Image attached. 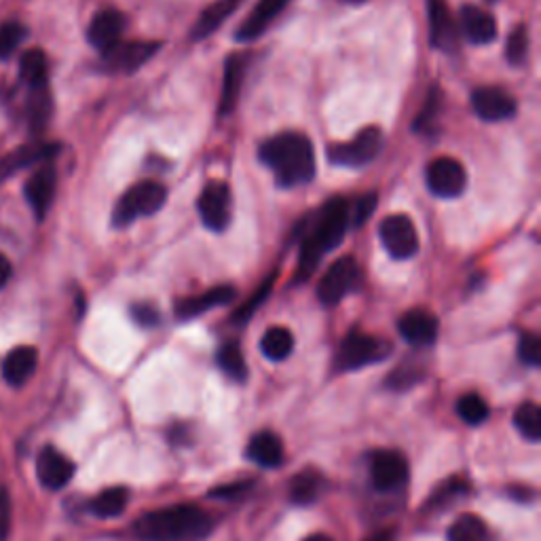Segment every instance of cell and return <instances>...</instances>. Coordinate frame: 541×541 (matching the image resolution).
I'll list each match as a JSON object with an SVG mask.
<instances>
[{"instance_id": "obj_21", "label": "cell", "mask_w": 541, "mask_h": 541, "mask_svg": "<svg viewBox=\"0 0 541 541\" xmlns=\"http://www.w3.org/2000/svg\"><path fill=\"white\" fill-rule=\"evenodd\" d=\"M235 296H237V292L233 286H216L203 294L184 298V301H180L176 305V315L180 317V320H193V317H197L205 311L231 303Z\"/></svg>"}, {"instance_id": "obj_50", "label": "cell", "mask_w": 541, "mask_h": 541, "mask_svg": "<svg viewBox=\"0 0 541 541\" xmlns=\"http://www.w3.org/2000/svg\"><path fill=\"white\" fill-rule=\"evenodd\" d=\"M345 3H351V5H360V3H366V0H345Z\"/></svg>"}, {"instance_id": "obj_44", "label": "cell", "mask_w": 541, "mask_h": 541, "mask_svg": "<svg viewBox=\"0 0 541 541\" xmlns=\"http://www.w3.org/2000/svg\"><path fill=\"white\" fill-rule=\"evenodd\" d=\"M252 487H254L252 480H239V482H231V484H225V487L214 489L210 495L218 497V499H235V497H241L244 493H248Z\"/></svg>"}, {"instance_id": "obj_27", "label": "cell", "mask_w": 541, "mask_h": 541, "mask_svg": "<svg viewBox=\"0 0 541 541\" xmlns=\"http://www.w3.org/2000/svg\"><path fill=\"white\" fill-rule=\"evenodd\" d=\"M51 115H53V100H51L49 85L30 89L28 102H26V119L30 125V132L32 134L45 132Z\"/></svg>"}, {"instance_id": "obj_16", "label": "cell", "mask_w": 541, "mask_h": 541, "mask_svg": "<svg viewBox=\"0 0 541 541\" xmlns=\"http://www.w3.org/2000/svg\"><path fill=\"white\" fill-rule=\"evenodd\" d=\"M398 330L406 343L415 347H429L438 339L440 324H438V317L432 311L410 309L400 317Z\"/></svg>"}, {"instance_id": "obj_38", "label": "cell", "mask_w": 541, "mask_h": 541, "mask_svg": "<svg viewBox=\"0 0 541 541\" xmlns=\"http://www.w3.org/2000/svg\"><path fill=\"white\" fill-rule=\"evenodd\" d=\"M470 493V484L465 482L463 478H451L446 480L442 487L436 489V493L432 495V499H429V508H438V506H444L446 501H453V499H459L463 495Z\"/></svg>"}, {"instance_id": "obj_28", "label": "cell", "mask_w": 541, "mask_h": 541, "mask_svg": "<svg viewBox=\"0 0 541 541\" xmlns=\"http://www.w3.org/2000/svg\"><path fill=\"white\" fill-rule=\"evenodd\" d=\"M324 493V476L313 470L298 472L290 482V501L296 506H309Z\"/></svg>"}, {"instance_id": "obj_40", "label": "cell", "mask_w": 541, "mask_h": 541, "mask_svg": "<svg viewBox=\"0 0 541 541\" xmlns=\"http://www.w3.org/2000/svg\"><path fill=\"white\" fill-rule=\"evenodd\" d=\"M518 358L522 364L537 368L541 364V341L535 332H522L518 341Z\"/></svg>"}, {"instance_id": "obj_47", "label": "cell", "mask_w": 541, "mask_h": 541, "mask_svg": "<svg viewBox=\"0 0 541 541\" xmlns=\"http://www.w3.org/2000/svg\"><path fill=\"white\" fill-rule=\"evenodd\" d=\"M11 273H13L11 260H9L5 254H0V290H3V288L9 284Z\"/></svg>"}, {"instance_id": "obj_45", "label": "cell", "mask_w": 541, "mask_h": 541, "mask_svg": "<svg viewBox=\"0 0 541 541\" xmlns=\"http://www.w3.org/2000/svg\"><path fill=\"white\" fill-rule=\"evenodd\" d=\"M132 315H134V320H136L140 326L151 328V326H157V324H159V311H157V307L148 305V303L134 305V307H132Z\"/></svg>"}, {"instance_id": "obj_33", "label": "cell", "mask_w": 541, "mask_h": 541, "mask_svg": "<svg viewBox=\"0 0 541 541\" xmlns=\"http://www.w3.org/2000/svg\"><path fill=\"white\" fill-rule=\"evenodd\" d=\"M218 366L225 370V375H229L235 381H244L248 377V364L244 358V351L237 343H227L218 349L216 356Z\"/></svg>"}, {"instance_id": "obj_43", "label": "cell", "mask_w": 541, "mask_h": 541, "mask_svg": "<svg viewBox=\"0 0 541 541\" xmlns=\"http://www.w3.org/2000/svg\"><path fill=\"white\" fill-rule=\"evenodd\" d=\"M375 208H377V195L366 193L362 199L356 201V212H353V216H349V220H353V225L356 227H362L370 218V214L375 212Z\"/></svg>"}, {"instance_id": "obj_20", "label": "cell", "mask_w": 541, "mask_h": 541, "mask_svg": "<svg viewBox=\"0 0 541 541\" xmlns=\"http://www.w3.org/2000/svg\"><path fill=\"white\" fill-rule=\"evenodd\" d=\"M248 64H250L248 53H233L227 58L225 81H222V93H220V102H218V113L222 117L233 113V108L239 102V93H241V85H244V79H246Z\"/></svg>"}, {"instance_id": "obj_39", "label": "cell", "mask_w": 541, "mask_h": 541, "mask_svg": "<svg viewBox=\"0 0 541 541\" xmlns=\"http://www.w3.org/2000/svg\"><path fill=\"white\" fill-rule=\"evenodd\" d=\"M440 102H442V91H438V87H434L432 93L427 96V102L423 104L417 121H415V132H427V129H432L436 117L440 115Z\"/></svg>"}, {"instance_id": "obj_36", "label": "cell", "mask_w": 541, "mask_h": 541, "mask_svg": "<svg viewBox=\"0 0 541 541\" xmlns=\"http://www.w3.org/2000/svg\"><path fill=\"white\" fill-rule=\"evenodd\" d=\"M527 53H529V30L525 24H520L508 36L506 58L510 64L520 66V64L527 62Z\"/></svg>"}, {"instance_id": "obj_26", "label": "cell", "mask_w": 541, "mask_h": 541, "mask_svg": "<svg viewBox=\"0 0 541 541\" xmlns=\"http://www.w3.org/2000/svg\"><path fill=\"white\" fill-rule=\"evenodd\" d=\"M241 3H244V0H214L210 7H205V11H201L199 20L193 26L191 39L193 41L208 39L210 34H214L222 24L229 20Z\"/></svg>"}, {"instance_id": "obj_12", "label": "cell", "mask_w": 541, "mask_h": 541, "mask_svg": "<svg viewBox=\"0 0 541 541\" xmlns=\"http://www.w3.org/2000/svg\"><path fill=\"white\" fill-rule=\"evenodd\" d=\"M370 480L379 493H394L408 480V463L398 451H375L370 457Z\"/></svg>"}, {"instance_id": "obj_32", "label": "cell", "mask_w": 541, "mask_h": 541, "mask_svg": "<svg viewBox=\"0 0 541 541\" xmlns=\"http://www.w3.org/2000/svg\"><path fill=\"white\" fill-rule=\"evenodd\" d=\"M260 349H263L265 358L273 360V362H282L286 360L292 349H294V337L292 332L284 326H273L269 328L263 339H260Z\"/></svg>"}, {"instance_id": "obj_29", "label": "cell", "mask_w": 541, "mask_h": 541, "mask_svg": "<svg viewBox=\"0 0 541 541\" xmlns=\"http://www.w3.org/2000/svg\"><path fill=\"white\" fill-rule=\"evenodd\" d=\"M20 77L28 89L49 85L47 55L41 49H30L20 60Z\"/></svg>"}, {"instance_id": "obj_41", "label": "cell", "mask_w": 541, "mask_h": 541, "mask_svg": "<svg viewBox=\"0 0 541 541\" xmlns=\"http://www.w3.org/2000/svg\"><path fill=\"white\" fill-rule=\"evenodd\" d=\"M273 282H275V275L267 277V282L256 290V294H252L250 301H248L244 307H239V309H237V313L233 315V320H235V322H239V324L248 322L250 317H252V313H254V311H256L260 305H263V303L267 301V296L271 294V288H273Z\"/></svg>"}, {"instance_id": "obj_8", "label": "cell", "mask_w": 541, "mask_h": 541, "mask_svg": "<svg viewBox=\"0 0 541 541\" xmlns=\"http://www.w3.org/2000/svg\"><path fill=\"white\" fill-rule=\"evenodd\" d=\"M427 189L436 197L453 199L459 197L465 186H468V172L465 167L453 157H438L427 165L425 170Z\"/></svg>"}, {"instance_id": "obj_3", "label": "cell", "mask_w": 541, "mask_h": 541, "mask_svg": "<svg viewBox=\"0 0 541 541\" xmlns=\"http://www.w3.org/2000/svg\"><path fill=\"white\" fill-rule=\"evenodd\" d=\"M214 522L195 506H174L140 516L134 531L144 541H201L212 533Z\"/></svg>"}, {"instance_id": "obj_17", "label": "cell", "mask_w": 541, "mask_h": 541, "mask_svg": "<svg viewBox=\"0 0 541 541\" xmlns=\"http://www.w3.org/2000/svg\"><path fill=\"white\" fill-rule=\"evenodd\" d=\"M36 474H39V480L45 489L60 491L72 480L74 463L58 449L47 446V449L41 451L39 459H36Z\"/></svg>"}, {"instance_id": "obj_1", "label": "cell", "mask_w": 541, "mask_h": 541, "mask_svg": "<svg viewBox=\"0 0 541 541\" xmlns=\"http://www.w3.org/2000/svg\"><path fill=\"white\" fill-rule=\"evenodd\" d=\"M349 216V201L343 197H332L305 222L309 229H305L301 254H298L296 282H307L320 265V260L341 244L349 227Z\"/></svg>"}, {"instance_id": "obj_22", "label": "cell", "mask_w": 541, "mask_h": 541, "mask_svg": "<svg viewBox=\"0 0 541 541\" xmlns=\"http://www.w3.org/2000/svg\"><path fill=\"white\" fill-rule=\"evenodd\" d=\"M461 28L474 45H487L497 36L495 17L476 5H465L461 9Z\"/></svg>"}, {"instance_id": "obj_34", "label": "cell", "mask_w": 541, "mask_h": 541, "mask_svg": "<svg viewBox=\"0 0 541 541\" xmlns=\"http://www.w3.org/2000/svg\"><path fill=\"white\" fill-rule=\"evenodd\" d=\"M514 425L522 438L529 442H539L541 440V410L535 402H525L520 404L516 415H514Z\"/></svg>"}, {"instance_id": "obj_37", "label": "cell", "mask_w": 541, "mask_h": 541, "mask_svg": "<svg viewBox=\"0 0 541 541\" xmlns=\"http://www.w3.org/2000/svg\"><path fill=\"white\" fill-rule=\"evenodd\" d=\"M26 28L17 22L0 24V60H7L26 39Z\"/></svg>"}, {"instance_id": "obj_48", "label": "cell", "mask_w": 541, "mask_h": 541, "mask_svg": "<svg viewBox=\"0 0 541 541\" xmlns=\"http://www.w3.org/2000/svg\"><path fill=\"white\" fill-rule=\"evenodd\" d=\"M396 539H398L396 529H383V531H377L375 535H370L366 541H396Z\"/></svg>"}, {"instance_id": "obj_10", "label": "cell", "mask_w": 541, "mask_h": 541, "mask_svg": "<svg viewBox=\"0 0 541 541\" xmlns=\"http://www.w3.org/2000/svg\"><path fill=\"white\" fill-rule=\"evenodd\" d=\"M197 210L201 222L210 231H225L233 214V197L229 186L225 182H210L199 195Z\"/></svg>"}, {"instance_id": "obj_9", "label": "cell", "mask_w": 541, "mask_h": 541, "mask_svg": "<svg viewBox=\"0 0 541 541\" xmlns=\"http://www.w3.org/2000/svg\"><path fill=\"white\" fill-rule=\"evenodd\" d=\"M379 235L385 250L396 260H408L419 252V233L415 229V222L404 214L387 216L381 227Z\"/></svg>"}, {"instance_id": "obj_7", "label": "cell", "mask_w": 541, "mask_h": 541, "mask_svg": "<svg viewBox=\"0 0 541 541\" xmlns=\"http://www.w3.org/2000/svg\"><path fill=\"white\" fill-rule=\"evenodd\" d=\"M358 279L360 265L356 263V258L343 256L320 279V284H317V298L328 307L339 305L343 298L358 286Z\"/></svg>"}, {"instance_id": "obj_35", "label": "cell", "mask_w": 541, "mask_h": 541, "mask_svg": "<svg viewBox=\"0 0 541 541\" xmlns=\"http://www.w3.org/2000/svg\"><path fill=\"white\" fill-rule=\"evenodd\" d=\"M457 413L468 425H480L489 419V404L478 394H465L457 402Z\"/></svg>"}, {"instance_id": "obj_5", "label": "cell", "mask_w": 541, "mask_h": 541, "mask_svg": "<svg viewBox=\"0 0 541 541\" xmlns=\"http://www.w3.org/2000/svg\"><path fill=\"white\" fill-rule=\"evenodd\" d=\"M389 353L391 343L372 337V334H364L360 330H351L337 351V368L360 370L364 366L383 362Z\"/></svg>"}, {"instance_id": "obj_6", "label": "cell", "mask_w": 541, "mask_h": 541, "mask_svg": "<svg viewBox=\"0 0 541 541\" xmlns=\"http://www.w3.org/2000/svg\"><path fill=\"white\" fill-rule=\"evenodd\" d=\"M385 144V134L381 132V127L377 125H368L362 132L345 142V144H334L328 148V159L334 165L341 167H362L375 161Z\"/></svg>"}, {"instance_id": "obj_15", "label": "cell", "mask_w": 541, "mask_h": 541, "mask_svg": "<svg viewBox=\"0 0 541 541\" xmlns=\"http://www.w3.org/2000/svg\"><path fill=\"white\" fill-rule=\"evenodd\" d=\"M60 151L62 146L58 142H34L15 148L9 155L0 157V182H5L13 174L26 170V167L34 163L51 161Z\"/></svg>"}, {"instance_id": "obj_31", "label": "cell", "mask_w": 541, "mask_h": 541, "mask_svg": "<svg viewBox=\"0 0 541 541\" xmlns=\"http://www.w3.org/2000/svg\"><path fill=\"white\" fill-rule=\"evenodd\" d=\"M129 503V493L123 487H113L106 489L100 495L93 497V501L89 503V510L93 516L98 518H117L125 512Z\"/></svg>"}, {"instance_id": "obj_49", "label": "cell", "mask_w": 541, "mask_h": 541, "mask_svg": "<svg viewBox=\"0 0 541 541\" xmlns=\"http://www.w3.org/2000/svg\"><path fill=\"white\" fill-rule=\"evenodd\" d=\"M303 541H332V537H328V535H322V533H315V535H309V537H305Z\"/></svg>"}, {"instance_id": "obj_19", "label": "cell", "mask_w": 541, "mask_h": 541, "mask_svg": "<svg viewBox=\"0 0 541 541\" xmlns=\"http://www.w3.org/2000/svg\"><path fill=\"white\" fill-rule=\"evenodd\" d=\"M123 30H125V15L117 9H104L91 20L87 28V41L91 43V47H96L104 53L110 47L121 43Z\"/></svg>"}, {"instance_id": "obj_24", "label": "cell", "mask_w": 541, "mask_h": 541, "mask_svg": "<svg viewBox=\"0 0 541 541\" xmlns=\"http://www.w3.org/2000/svg\"><path fill=\"white\" fill-rule=\"evenodd\" d=\"M36 364H39V351H36L34 347H28V345L15 347L5 358L3 377L9 385L22 387L32 379Z\"/></svg>"}, {"instance_id": "obj_46", "label": "cell", "mask_w": 541, "mask_h": 541, "mask_svg": "<svg viewBox=\"0 0 541 541\" xmlns=\"http://www.w3.org/2000/svg\"><path fill=\"white\" fill-rule=\"evenodd\" d=\"M11 531V499L5 489H0V541H7Z\"/></svg>"}, {"instance_id": "obj_23", "label": "cell", "mask_w": 541, "mask_h": 541, "mask_svg": "<svg viewBox=\"0 0 541 541\" xmlns=\"http://www.w3.org/2000/svg\"><path fill=\"white\" fill-rule=\"evenodd\" d=\"M429 24H432L434 47L444 51H451L457 47L459 41L457 26L444 0H429Z\"/></svg>"}, {"instance_id": "obj_25", "label": "cell", "mask_w": 541, "mask_h": 541, "mask_svg": "<svg viewBox=\"0 0 541 541\" xmlns=\"http://www.w3.org/2000/svg\"><path fill=\"white\" fill-rule=\"evenodd\" d=\"M246 455L260 468H277L284 463V442L277 434L265 429V432H258L250 438Z\"/></svg>"}, {"instance_id": "obj_14", "label": "cell", "mask_w": 541, "mask_h": 541, "mask_svg": "<svg viewBox=\"0 0 541 541\" xmlns=\"http://www.w3.org/2000/svg\"><path fill=\"white\" fill-rule=\"evenodd\" d=\"M55 189H58V170H55V165L51 161H47L28 178L24 186L26 199L39 220L47 216L55 199Z\"/></svg>"}, {"instance_id": "obj_4", "label": "cell", "mask_w": 541, "mask_h": 541, "mask_svg": "<svg viewBox=\"0 0 541 541\" xmlns=\"http://www.w3.org/2000/svg\"><path fill=\"white\" fill-rule=\"evenodd\" d=\"M167 201V189L161 182L144 180L134 184L132 189L125 191V195L117 201L113 212V227L125 229L132 222L157 214Z\"/></svg>"}, {"instance_id": "obj_2", "label": "cell", "mask_w": 541, "mask_h": 541, "mask_svg": "<svg viewBox=\"0 0 541 541\" xmlns=\"http://www.w3.org/2000/svg\"><path fill=\"white\" fill-rule=\"evenodd\" d=\"M258 157L284 189L307 184L315 176L313 144L303 134L284 132L265 140L258 148Z\"/></svg>"}, {"instance_id": "obj_18", "label": "cell", "mask_w": 541, "mask_h": 541, "mask_svg": "<svg viewBox=\"0 0 541 541\" xmlns=\"http://www.w3.org/2000/svg\"><path fill=\"white\" fill-rule=\"evenodd\" d=\"M290 0H258L254 11L246 17L244 24L235 32V39L239 43H252L258 36H263L267 28L277 20Z\"/></svg>"}, {"instance_id": "obj_11", "label": "cell", "mask_w": 541, "mask_h": 541, "mask_svg": "<svg viewBox=\"0 0 541 541\" xmlns=\"http://www.w3.org/2000/svg\"><path fill=\"white\" fill-rule=\"evenodd\" d=\"M161 43L155 41H136V43H117L102 53V68L113 74H132L140 70L148 60H153Z\"/></svg>"}, {"instance_id": "obj_13", "label": "cell", "mask_w": 541, "mask_h": 541, "mask_svg": "<svg viewBox=\"0 0 541 541\" xmlns=\"http://www.w3.org/2000/svg\"><path fill=\"white\" fill-rule=\"evenodd\" d=\"M474 113L489 123L508 121L516 115V100L501 87H478L472 91Z\"/></svg>"}, {"instance_id": "obj_30", "label": "cell", "mask_w": 541, "mask_h": 541, "mask_svg": "<svg viewBox=\"0 0 541 541\" xmlns=\"http://www.w3.org/2000/svg\"><path fill=\"white\" fill-rule=\"evenodd\" d=\"M449 541H493L491 529L476 514H461L449 529Z\"/></svg>"}, {"instance_id": "obj_42", "label": "cell", "mask_w": 541, "mask_h": 541, "mask_svg": "<svg viewBox=\"0 0 541 541\" xmlns=\"http://www.w3.org/2000/svg\"><path fill=\"white\" fill-rule=\"evenodd\" d=\"M421 379V370L419 368H410V366H400L394 370V375L387 379V385L394 389H408L413 387Z\"/></svg>"}]
</instances>
